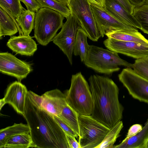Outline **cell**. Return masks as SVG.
I'll use <instances>...</instances> for the list:
<instances>
[{
    "instance_id": "1",
    "label": "cell",
    "mask_w": 148,
    "mask_h": 148,
    "mask_svg": "<svg viewBox=\"0 0 148 148\" xmlns=\"http://www.w3.org/2000/svg\"><path fill=\"white\" fill-rule=\"evenodd\" d=\"M88 80L93 101L91 116L110 129L123 117V108L119 99V88L107 77L94 75Z\"/></svg>"
},
{
    "instance_id": "2",
    "label": "cell",
    "mask_w": 148,
    "mask_h": 148,
    "mask_svg": "<svg viewBox=\"0 0 148 148\" xmlns=\"http://www.w3.org/2000/svg\"><path fill=\"white\" fill-rule=\"evenodd\" d=\"M24 118L35 148H69L66 133L54 116L34 103L28 95Z\"/></svg>"
},
{
    "instance_id": "3",
    "label": "cell",
    "mask_w": 148,
    "mask_h": 148,
    "mask_svg": "<svg viewBox=\"0 0 148 148\" xmlns=\"http://www.w3.org/2000/svg\"><path fill=\"white\" fill-rule=\"evenodd\" d=\"M64 94L68 105L78 114L91 115L92 96L90 86L81 72L72 75L70 87Z\"/></svg>"
},
{
    "instance_id": "4",
    "label": "cell",
    "mask_w": 148,
    "mask_h": 148,
    "mask_svg": "<svg viewBox=\"0 0 148 148\" xmlns=\"http://www.w3.org/2000/svg\"><path fill=\"white\" fill-rule=\"evenodd\" d=\"M84 63L95 71L107 75L119 70V66L133 67V64L121 58L118 53L94 45H90Z\"/></svg>"
},
{
    "instance_id": "5",
    "label": "cell",
    "mask_w": 148,
    "mask_h": 148,
    "mask_svg": "<svg viewBox=\"0 0 148 148\" xmlns=\"http://www.w3.org/2000/svg\"><path fill=\"white\" fill-rule=\"evenodd\" d=\"M64 16L59 12L46 8L36 12L34 37L42 46L47 45L56 35L63 24Z\"/></svg>"
},
{
    "instance_id": "6",
    "label": "cell",
    "mask_w": 148,
    "mask_h": 148,
    "mask_svg": "<svg viewBox=\"0 0 148 148\" xmlns=\"http://www.w3.org/2000/svg\"><path fill=\"white\" fill-rule=\"evenodd\" d=\"M81 148H96L102 142L110 130L90 116L78 115Z\"/></svg>"
},
{
    "instance_id": "7",
    "label": "cell",
    "mask_w": 148,
    "mask_h": 148,
    "mask_svg": "<svg viewBox=\"0 0 148 148\" xmlns=\"http://www.w3.org/2000/svg\"><path fill=\"white\" fill-rule=\"evenodd\" d=\"M67 6L71 14L79 21L88 38L92 41H97L101 36L89 1L88 0H69Z\"/></svg>"
},
{
    "instance_id": "8",
    "label": "cell",
    "mask_w": 148,
    "mask_h": 148,
    "mask_svg": "<svg viewBox=\"0 0 148 148\" xmlns=\"http://www.w3.org/2000/svg\"><path fill=\"white\" fill-rule=\"evenodd\" d=\"M60 32L53 38V43L66 56L71 64L76 35L78 30L82 28L79 20L71 14L63 24Z\"/></svg>"
},
{
    "instance_id": "9",
    "label": "cell",
    "mask_w": 148,
    "mask_h": 148,
    "mask_svg": "<svg viewBox=\"0 0 148 148\" xmlns=\"http://www.w3.org/2000/svg\"><path fill=\"white\" fill-rule=\"evenodd\" d=\"M118 77L132 97L148 104V80L128 67L122 70Z\"/></svg>"
},
{
    "instance_id": "10",
    "label": "cell",
    "mask_w": 148,
    "mask_h": 148,
    "mask_svg": "<svg viewBox=\"0 0 148 148\" xmlns=\"http://www.w3.org/2000/svg\"><path fill=\"white\" fill-rule=\"evenodd\" d=\"M31 64L8 52L0 53V72L21 82L32 71Z\"/></svg>"
},
{
    "instance_id": "11",
    "label": "cell",
    "mask_w": 148,
    "mask_h": 148,
    "mask_svg": "<svg viewBox=\"0 0 148 148\" xmlns=\"http://www.w3.org/2000/svg\"><path fill=\"white\" fill-rule=\"evenodd\" d=\"M103 44L107 49L136 59L148 56V44L126 41L108 38Z\"/></svg>"
},
{
    "instance_id": "12",
    "label": "cell",
    "mask_w": 148,
    "mask_h": 148,
    "mask_svg": "<svg viewBox=\"0 0 148 148\" xmlns=\"http://www.w3.org/2000/svg\"><path fill=\"white\" fill-rule=\"evenodd\" d=\"M90 5L97 28L102 37L107 33L113 30L136 29L121 22L108 13L104 8L93 3H90Z\"/></svg>"
},
{
    "instance_id": "13",
    "label": "cell",
    "mask_w": 148,
    "mask_h": 148,
    "mask_svg": "<svg viewBox=\"0 0 148 148\" xmlns=\"http://www.w3.org/2000/svg\"><path fill=\"white\" fill-rule=\"evenodd\" d=\"M28 91L21 82L15 81L8 86L3 98L6 103L11 105L17 113L24 117Z\"/></svg>"
},
{
    "instance_id": "14",
    "label": "cell",
    "mask_w": 148,
    "mask_h": 148,
    "mask_svg": "<svg viewBox=\"0 0 148 148\" xmlns=\"http://www.w3.org/2000/svg\"><path fill=\"white\" fill-rule=\"evenodd\" d=\"M42 96L41 108L53 116H58L67 104L65 94L58 89L47 91Z\"/></svg>"
},
{
    "instance_id": "15",
    "label": "cell",
    "mask_w": 148,
    "mask_h": 148,
    "mask_svg": "<svg viewBox=\"0 0 148 148\" xmlns=\"http://www.w3.org/2000/svg\"><path fill=\"white\" fill-rule=\"evenodd\" d=\"M7 45L16 54L21 55L33 56L37 49V45L32 37L24 34L11 36Z\"/></svg>"
},
{
    "instance_id": "16",
    "label": "cell",
    "mask_w": 148,
    "mask_h": 148,
    "mask_svg": "<svg viewBox=\"0 0 148 148\" xmlns=\"http://www.w3.org/2000/svg\"><path fill=\"white\" fill-rule=\"evenodd\" d=\"M104 8L109 14L118 20L136 29L141 26L133 14L129 12L120 3L114 0H105Z\"/></svg>"
},
{
    "instance_id": "17",
    "label": "cell",
    "mask_w": 148,
    "mask_h": 148,
    "mask_svg": "<svg viewBox=\"0 0 148 148\" xmlns=\"http://www.w3.org/2000/svg\"><path fill=\"white\" fill-rule=\"evenodd\" d=\"M18 25L10 12L0 5V38L3 36H12L18 32Z\"/></svg>"
},
{
    "instance_id": "18",
    "label": "cell",
    "mask_w": 148,
    "mask_h": 148,
    "mask_svg": "<svg viewBox=\"0 0 148 148\" xmlns=\"http://www.w3.org/2000/svg\"><path fill=\"white\" fill-rule=\"evenodd\" d=\"M105 35L108 38L117 40L148 44V40L137 29L113 30L107 33Z\"/></svg>"
},
{
    "instance_id": "19",
    "label": "cell",
    "mask_w": 148,
    "mask_h": 148,
    "mask_svg": "<svg viewBox=\"0 0 148 148\" xmlns=\"http://www.w3.org/2000/svg\"><path fill=\"white\" fill-rule=\"evenodd\" d=\"M148 143V119L142 130L124 142L113 148H147Z\"/></svg>"
},
{
    "instance_id": "20",
    "label": "cell",
    "mask_w": 148,
    "mask_h": 148,
    "mask_svg": "<svg viewBox=\"0 0 148 148\" xmlns=\"http://www.w3.org/2000/svg\"><path fill=\"white\" fill-rule=\"evenodd\" d=\"M27 124L14 123L12 125L1 129L0 130V148H3L7 140L10 138L20 134L30 133Z\"/></svg>"
},
{
    "instance_id": "21",
    "label": "cell",
    "mask_w": 148,
    "mask_h": 148,
    "mask_svg": "<svg viewBox=\"0 0 148 148\" xmlns=\"http://www.w3.org/2000/svg\"><path fill=\"white\" fill-rule=\"evenodd\" d=\"M88 36L82 28L77 31L76 36L73 54L80 56L82 62L86 60L90 45L87 42Z\"/></svg>"
},
{
    "instance_id": "22",
    "label": "cell",
    "mask_w": 148,
    "mask_h": 148,
    "mask_svg": "<svg viewBox=\"0 0 148 148\" xmlns=\"http://www.w3.org/2000/svg\"><path fill=\"white\" fill-rule=\"evenodd\" d=\"M36 12L25 9L15 19L23 34L29 35L34 29Z\"/></svg>"
},
{
    "instance_id": "23",
    "label": "cell",
    "mask_w": 148,
    "mask_h": 148,
    "mask_svg": "<svg viewBox=\"0 0 148 148\" xmlns=\"http://www.w3.org/2000/svg\"><path fill=\"white\" fill-rule=\"evenodd\" d=\"M78 115L79 114L67 104L58 116L75 131L79 136Z\"/></svg>"
},
{
    "instance_id": "24",
    "label": "cell",
    "mask_w": 148,
    "mask_h": 148,
    "mask_svg": "<svg viewBox=\"0 0 148 148\" xmlns=\"http://www.w3.org/2000/svg\"><path fill=\"white\" fill-rule=\"evenodd\" d=\"M35 147L30 133L20 134L8 139L3 148Z\"/></svg>"
},
{
    "instance_id": "25",
    "label": "cell",
    "mask_w": 148,
    "mask_h": 148,
    "mask_svg": "<svg viewBox=\"0 0 148 148\" xmlns=\"http://www.w3.org/2000/svg\"><path fill=\"white\" fill-rule=\"evenodd\" d=\"M123 126L122 121L117 123L110 130L102 143L96 148H113Z\"/></svg>"
},
{
    "instance_id": "26",
    "label": "cell",
    "mask_w": 148,
    "mask_h": 148,
    "mask_svg": "<svg viewBox=\"0 0 148 148\" xmlns=\"http://www.w3.org/2000/svg\"><path fill=\"white\" fill-rule=\"evenodd\" d=\"M133 14L140 23V30L148 34V4L144 3L134 7Z\"/></svg>"
},
{
    "instance_id": "27",
    "label": "cell",
    "mask_w": 148,
    "mask_h": 148,
    "mask_svg": "<svg viewBox=\"0 0 148 148\" xmlns=\"http://www.w3.org/2000/svg\"><path fill=\"white\" fill-rule=\"evenodd\" d=\"M41 8H46L58 12L67 19L71 14L70 10L67 5L57 0H37Z\"/></svg>"
},
{
    "instance_id": "28",
    "label": "cell",
    "mask_w": 148,
    "mask_h": 148,
    "mask_svg": "<svg viewBox=\"0 0 148 148\" xmlns=\"http://www.w3.org/2000/svg\"><path fill=\"white\" fill-rule=\"evenodd\" d=\"M0 5L8 10L15 18L25 9L20 0H0Z\"/></svg>"
},
{
    "instance_id": "29",
    "label": "cell",
    "mask_w": 148,
    "mask_h": 148,
    "mask_svg": "<svg viewBox=\"0 0 148 148\" xmlns=\"http://www.w3.org/2000/svg\"><path fill=\"white\" fill-rule=\"evenodd\" d=\"M132 68L137 74L148 80V56L136 59Z\"/></svg>"
},
{
    "instance_id": "30",
    "label": "cell",
    "mask_w": 148,
    "mask_h": 148,
    "mask_svg": "<svg viewBox=\"0 0 148 148\" xmlns=\"http://www.w3.org/2000/svg\"><path fill=\"white\" fill-rule=\"evenodd\" d=\"M55 120L64 131L66 134L75 138L79 136L78 134L58 116H53Z\"/></svg>"
},
{
    "instance_id": "31",
    "label": "cell",
    "mask_w": 148,
    "mask_h": 148,
    "mask_svg": "<svg viewBox=\"0 0 148 148\" xmlns=\"http://www.w3.org/2000/svg\"><path fill=\"white\" fill-rule=\"evenodd\" d=\"M26 6L27 10L36 12L41 8L40 4L37 0H20Z\"/></svg>"
},
{
    "instance_id": "32",
    "label": "cell",
    "mask_w": 148,
    "mask_h": 148,
    "mask_svg": "<svg viewBox=\"0 0 148 148\" xmlns=\"http://www.w3.org/2000/svg\"><path fill=\"white\" fill-rule=\"evenodd\" d=\"M143 127L142 125L140 124H136L132 125L129 129L125 138L122 142H125L135 135L142 130Z\"/></svg>"
},
{
    "instance_id": "33",
    "label": "cell",
    "mask_w": 148,
    "mask_h": 148,
    "mask_svg": "<svg viewBox=\"0 0 148 148\" xmlns=\"http://www.w3.org/2000/svg\"><path fill=\"white\" fill-rule=\"evenodd\" d=\"M124 7L129 12L133 14L134 6L128 0H114Z\"/></svg>"
},
{
    "instance_id": "34",
    "label": "cell",
    "mask_w": 148,
    "mask_h": 148,
    "mask_svg": "<svg viewBox=\"0 0 148 148\" xmlns=\"http://www.w3.org/2000/svg\"><path fill=\"white\" fill-rule=\"evenodd\" d=\"M66 134L69 148H81L79 143L76 140L75 138Z\"/></svg>"
},
{
    "instance_id": "35",
    "label": "cell",
    "mask_w": 148,
    "mask_h": 148,
    "mask_svg": "<svg viewBox=\"0 0 148 148\" xmlns=\"http://www.w3.org/2000/svg\"><path fill=\"white\" fill-rule=\"evenodd\" d=\"M134 7L140 6L143 4L145 0H128Z\"/></svg>"
},
{
    "instance_id": "36",
    "label": "cell",
    "mask_w": 148,
    "mask_h": 148,
    "mask_svg": "<svg viewBox=\"0 0 148 148\" xmlns=\"http://www.w3.org/2000/svg\"><path fill=\"white\" fill-rule=\"evenodd\" d=\"M90 3H93L104 8L105 0H88Z\"/></svg>"
},
{
    "instance_id": "37",
    "label": "cell",
    "mask_w": 148,
    "mask_h": 148,
    "mask_svg": "<svg viewBox=\"0 0 148 148\" xmlns=\"http://www.w3.org/2000/svg\"><path fill=\"white\" fill-rule=\"evenodd\" d=\"M6 104L4 99L3 98L1 99L0 100V110L1 109L3 106Z\"/></svg>"
},
{
    "instance_id": "38",
    "label": "cell",
    "mask_w": 148,
    "mask_h": 148,
    "mask_svg": "<svg viewBox=\"0 0 148 148\" xmlns=\"http://www.w3.org/2000/svg\"><path fill=\"white\" fill-rule=\"evenodd\" d=\"M58 1L63 3L67 5L69 0H57Z\"/></svg>"
},
{
    "instance_id": "39",
    "label": "cell",
    "mask_w": 148,
    "mask_h": 148,
    "mask_svg": "<svg viewBox=\"0 0 148 148\" xmlns=\"http://www.w3.org/2000/svg\"><path fill=\"white\" fill-rule=\"evenodd\" d=\"M145 4H148V0H145Z\"/></svg>"
},
{
    "instance_id": "40",
    "label": "cell",
    "mask_w": 148,
    "mask_h": 148,
    "mask_svg": "<svg viewBox=\"0 0 148 148\" xmlns=\"http://www.w3.org/2000/svg\"><path fill=\"white\" fill-rule=\"evenodd\" d=\"M147 148H148V143H147Z\"/></svg>"
}]
</instances>
